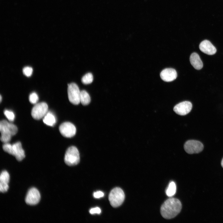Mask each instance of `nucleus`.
I'll list each match as a JSON object with an SVG mask.
<instances>
[{"label":"nucleus","instance_id":"obj_1","mask_svg":"<svg viewBox=\"0 0 223 223\" xmlns=\"http://www.w3.org/2000/svg\"><path fill=\"white\" fill-rule=\"evenodd\" d=\"M182 205L180 201L175 198L166 200L162 205L160 213L164 218L169 219L177 216L181 212Z\"/></svg>","mask_w":223,"mask_h":223},{"label":"nucleus","instance_id":"obj_2","mask_svg":"<svg viewBox=\"0 0 223 223\" xmlns=\"http://www.w3.org/2000/svg\"><path fill=\"white\" fill-rule=\"evenodd\" d=\"M0 140L5 143H8L11 140L12 136L16 134L18 131V128L15 125L6 120H2L0 122Z\"/></svg>","mask_w":223,"mask_h":223},{"label":"nucleus","instance_id":"obj_3","mask_svg":"<svg viewBox=\"0 0 223 223\" xmlns=\"http://www.w3.org/2000/svg\"><path fill=\"white\" fill-rule=\"evenodd\" d=\"M2 148L5 152L14 156L19 161H21L25 157L24 151L20 142L12 145L8 143H5L3 145Z\"/></svg>","mask_w":223,"mask_h":223},{"label":"nucleus","instance_id":"obj_4","mask_svg":"<svg viewBox=\"0 0 223 223\" xmlns=\"http://www.w3.org/2000/svg\"><path fill=\"white\" fill-rule=\"evenodd\" d=\"M125 195L122 190L119 187L113 189L110 192L108 199L111 205L114 208L120 206L123 203Z\"/></svg>","mask_w":223,"mask_h":223},{"label":"nucleus","instance_id":"obj_5","mask_svg":"<svg viewBox=\"0 0 223 223\" xmlns=\"http://www.w3.org/2000/svg\"><path fill=\"white\" fill-rule=\"evenodd\" d=\"M65 164L69 166L75 165L80 162V155L78 150L74 146L68 147L67 150L64 158Z\"/></svg>","mask_w":223,"mask_h":223},{"label":"nucleus","instance_id":"obj_6","mask_svg":"<svg viewBox=\"0 0 223 223\" xmlns=\"http://www.w3.org/2000/svg\"><path fill=\"white\" fill-rule=\"evenodd\" d=\"M68 99L72 104H79L80 103V93L78 85L74 83L68 84Z\"/></svg>","mask_w":223,"mask_h":223},{"label":"nucleus","instance_id":"obj_7","mask_svg":"<svg viewBox=\"0 0 223 223\" xmlns=\"http://www.w3.org/2000/svg\"><path fill=\"white\" fill-rule=\"evenodd\" d=\"M48 106L44 102L36 104L32 109L31 114L34 119L39 120L45 116L48 112Z\"/></svg>","mask_w":223,"mask_h":223},{"label":"nucleus","instance_id":"obj_8","mask_svg":"<svg viewBox=\"0 0 223 223\" xmlns=\"http://www.w3.org/2000/svg\"><path fill=\"white\" fill-rule=\"evenodd\" d=\"M203 148V144L196 140H189L184 145L185 151L189 154L198 153L202 151Z\"/></svg>","mask_w":223,"mask_h":223},{"label":"nucleus","instance_id":"obj_9","mask_svg":"<svg viewBox=\"0 0 223 223\" xmlns=\"http://www.w3.org/2000/svg\"><path fill=\"white\" fill-rule=\"evenodd\" d=\"M59 130L63 136L68 138L73 137L76 132V129L74 125L68 122L61 124L59 127Z\"/></svg>","mask_w":223,"mask_h":223},{"label":"nucleus","instance_id":"obj_10","mask_svg":"<svg viewBox=\"0 0 223 223\" xmlns=\"http://www.w3.org/2000/svg\"><path fill=\"white\" fill-rule=\"evenodd\" d=\"M40 199V194L38 190L35 188H32L28 191L26 196L25 201L28 205H34L39 202Z\"/></svg>","mask_w":223,"mask_h":223},{"label":"nucleus","instance_id":"obj_11","mask_svg":"<svg viewBox=\"0 0 223 223\" xmlns=\"http://www.w3.org/2000/svg\"><path fill=\"white\" fill-rule=\"evenodd\" d=\"M192 107V103L189 101L181 102L175 106L173 110L177 114L181 116L185 115L191 111Z\"/></svg>","mask_w":223,"mask_h":223},{"label":"nucleus","instance_id":"obj_12","mask_svg":"<svg viewBox=\"0 0 223 223\" xmlns=\"http://www.w3.org/2000/svg\"><path fill=\"white\" fill-rule=\"evenodd\" d=\"M177 76L176 71L172 68H166L160 72V77L162 80L166 82H170L175 80Z\"/></svg>","mask_w":223,"mask_h":223},{"label":"nucleus","instance_id":"obj_13","mask_svg":"<svg viewBox=\"0 0 223 223\" xmlns=\"http://www.w3.org/2000/svg\"><path fill=\"white\" fill-rule=\"evenodd\" d=\"M199 48L203 52L208 55H213L216 51L215 47L209 41L206 40L200 43L199 45Z\"/></svg>","mask_w":223,"mask_h":223},{"label":"nucleus","instance_id":"obj_14","mask_svg":"<svg viewBox=\"0 0 223 223\" xmlns=\"http://www.w3.org/2000/svg\"><path fill=\"white\" fill-rule=\"evenodd\" d=\"M10 180V176L6 171H2L0 176V191L1 192H7L8 188V183Z\"/></svg>","mask_w":223,"mask_h":223},{"label":"nucleus","instance_id":"obj_15","mask_svg":"<svg viewBox=\"0 0 223 223\" xmlns=\"http://www.w3.org/2000/svg\"><path fill=\"white\" fill-rule=\"evenodd\" d=\"M190 60L191 64L195 69L200 70L203 68V62L197 53H192L190 56Z\"/></svg>","mask_w":223,"mask_h":223},{"label":"nucleus","instance_id":"obj_16","mask_svg":"<svg viewBox=\"0 0 223 223\" xmlns=\"http://www.w3.org/2000/svg\"><path fill=\"white\" fill-rule=\"evenodd\" d=\"M43 122L47 125L52 126L54 125L56 120L55 116L51 112H47L43 118Z\"/></svg>","mask_w":223,"mask_h":223},{"label":"nucleus","instance_id":"obj_17","mask_svg":"<svg viewBox=\"0 0 223 223\" xmlns=\"http://www.w3.org/2000/svg\"><path fill=\"white\" fill-rule=\"evenodd\" d=\"M80 102L84 106L89 104L91 101L90 96L88 92L85 90L81 91Z\"/></svg>","mask_w":223,"mask_h":223},{"label":"nucleus","instance_id":"obj_18","mask_svg":"<svg viewBox=\"0 0 223 223\" xmlns=\"http://www.w3.org/2000/svg\"><path fill=\"white\" fill-rule=\"evenodd\" d=\"M176 191V185L174 181H172L170 182L166 190V194L168 196L171 197L175 194Z\"/></svg>","mask_w":223,"mask_h":223},{"label":"nucleus","instance_id":"obj_19","mask_svg":"<svg viewBox=\"0 0 223 223\" xmlns=\"http://www.w3.org/2000/svg\"><path fill=\"white\" fill-rule=\"evenodd\" d=\"M93 80L92 74L90 72L84 75L81 78V82L84 84H88L91 83Z\"/></svg>","mask_w":223,"mask_h":223},{"label":"nucleus","instance_id":"obj_20","mask_svg":"<svg viewBox=\"0 0 223 223\" xmlns=\"http://www.w3.org/2000/svg\"><path fill=\"white\" fill-rule=\"evenodd\" d=\"M38 96L35 92L31 93L29 97V100L30 102L33 104H35L38 100Z\"/></svg>","mask_w":223,"mask_h":223},{"label":"nucleus","instance_id":"obj_21","mask_svg":"<svg viewBox=\"0 0 223 223\" xmlns=\"http://www.w3.org/2000/svg\"><path fill=\"white\" fill-rule=\"evenodd\" d=\"M4 113L9 121H14L15 118V116L12 111L5 110L4 111Z\"/></svg>","mask_w":223,"mask_h":223},{"label":"nucleus","instance_id":"obj_22","mask_svg":"<svg viewBox=\"0 0 223 223\" xmlns=\"http://www.w3.org/2000/svg\"><path fill=\"white\" fill-rule=\"evenodd\" d=\"M33 71L32 68L29 66L25 67L23 69V74L27 77H29L32 75Z\"/></svg>","mask_w":223,"mask_h":223},{"label":"nucleus","instance_id":"obj_23","mask_svg":"<svg viewBox=\"0 0 223 223\" xmlns=\"http://www.w3.org/2000/svg\"><path fill=\"white\" fill-rule=\"evenodd\" d=\"M89 212L92 214H99L101 212V210L99 208L96 207L91 209L90 210Z\"/></svg>","mask_w":223,"mask_h":223},{"label":"nucleus","instance_id":"obj_24","mask_svg":"<svg viewBox=\"0 0 223 223\" xmlns=\"http://www.w3.org/2000/svg\"><path fill=\"white\" fill-rule=\"evenodd\" d=\"M104 193L102 191H98L94 192L93 194L94 197L96 198H99L104 196Z\"/></svg>","mask_w":223,"mask_h":223},{"label":"nucleus","instance_id":"obj_25","mask_svg":"<svg viewBox=\"0 0 223 223\" xmlns=\"http://www.w3.org/2000/svg\"><path fill=\"white\" fill-rule=\"evenodd\" d=\"M221 164L222 167L223 168V158L221 161Z\"/></svg>","mask_w":223,"mask_h":223},{"label":"nucleus","instance_id":"obj_26","mask_svg":"<svg viewBox=\"0 0 223 223\" xmlns=\"http://www.w3.org/2000/svg\"><path fill=\"white\" fill-rule=\"evenodd\" d=\"M0 102H2V96L1 95H0Z\"/></svg>","mask_w":223,"mask_h":223}]
</instances>
